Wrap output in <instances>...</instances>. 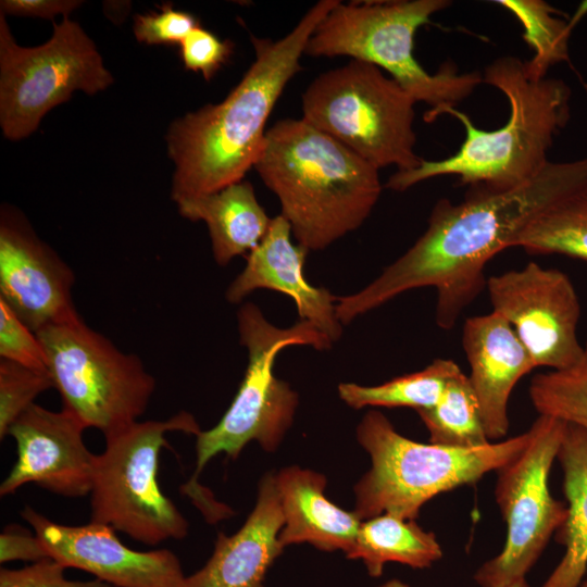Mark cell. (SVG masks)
Listing matches in <instances>:
<instances>
[{
  "instance_id": "9c48e42d",
  "label": "cell",
  "mask_w": 587,
  "mask_h": 587,
  "mask_svg": "<svg viewBox=\"0 0 587 587\" xmlns=\"http://www.w3.org/2000/svg\"><path fill=\"white\" fill-rule=\"evenodd\" d=\"M168 432L197 436L201 430L190 413L180 411L165 421L135 422L104 437L105 448L96 454L89 492L91 522L149 546L188 535V521L157 480Z\"/></svg>"
},
{
  "instance_id": "5bb4252c",
  "label": "cell",
  "mask_w": 587,
  "mask_h": 587,
  "mask_svg": "<svg viewBox=\"0 0 587 587\" xmlns=\"http://www.w3.org/2000/svg\"><path fill=\"white\" fill-rule=\"evenodd\" d=\"M75 275L14 208L0 215V299L34 333L80 321L72 297Z\"/></svg>"
},
{
  "instance_id": "5b68a950",
  "label": "cell",
  "mask_w": 587,
  "mask_h": 587,
  "mask_svg": "<svg viewBox=\"0 0 587 587\" xmlns=\"http://www.w3.org/2000/svg\"><path fill=\"white\" fill-rule=\"evenodd\" d=\"M450 4L447 0L339 1L314 29L304 54L350 57L386 71L416 102L430 107L424 120L433 122L483 83L479 73L459 74L452 65L428 73L414 57L417 29Z\"/></svg>"
},
{
  "instance_id": "8d00e7d4",
  "label": "cell",
  "mask_w": 587,
  "mask_h": 587,
  "mask_svg": "<svg viewBox=\"0 0 587 587\" xmlns=\"http://www.w3.org/2000/svg\"><path fill=\"white\" fill-rule=\"evenodd\" d=\"M505 587H530V586L527 583L526 578H522V579L516 580V582H514L511 585L505 586Z\"/></svg>"
},
{
  "instance_id": "ba28073f",
  "label": "cell",
  "mask_w": 587,
  "mask_h": 587,
  "mask_svg": "<svg viewBox=\"0 0 587 587\" xmlns=\"http://www.w3.org/2000/svg\"><path fill=\"white\" fill-rule=\"evenodd\" d=\"M302 118L380 170L416 167V101L394 78L367 62L316 76L301 97Z\"/></svg>"
},
{
  "instance_id": "e0dca14e",
  "label": "cell",
  "mask_w": 587,
  "mask_h": 587,
  "mask_svg": "<svg viewBox=\"0 0 587 587\" xmlns=\"http://www.w3.org/2000/svg\"><path fill=\"white\" fill-rule=\"evenodd\" d=\"M291 236L290 225L280 214L272 218L266 235L247 254L245 267L228 285L225 298L238 304L257 289L284 294L294 300L299 320L311 323L335 342L344 330L336 314L338 297L307 280L304 263L309 251L294 243Z\"/></svg>"
},
{
  "instance_id": "d4e9b609",
  "label": "cell",
  "mask_w": 587,
  "mask_h": 587,
  "mask_svg": "<svg viewBox=\"0 0 587 587\" xmlns=\"http://www.w3.org/2000/svg\"><path fill=\"white\" fill-rule=\"evenodd\" d=\"M416 412L432 444L475 449L494 442L486 434L479 402L469 376L462 371L449 380L435 405Z\"/></svg>"
},
{
  "instance_id": "8fae6325",
  "label": "cell",
  "mask_w": 587,
  "mask_h": 587,
  "mask_svg": "<svg viewBox=\"0 0 587 587\" xmlns=\"http://www.w3.org/2000/svg\"><path fill=\"white\" fill-rule=\"evenodd\" d=\"M113 77L85 30L64 16L53 23L51 38L38 47H21L0 12V125L3 136L21 140L42 117L74 91L95 95Z\"/></svg>"
},
{
  "instance_id": "8992f818",
  "label": "cell",
  "mask_w": 587,
  "mask_h": 587,
  "mask_svg": "<svg viewBox=\"0 0 587 587\" xmlns=\"http://www.w3.org/2000/svg\"><path fill=\"white\" fill-rule=\"evenodd\" d=\"M371 469L354 486L361 521L389 513L415 520L432 498L477 483L525 448L527 432L475 449L422 444L399 434L379 411H367L357 427Z\"/></svg>"
},
{
  "instance_id": "d6a6232c",
  "label": "cell",
  "mask_w": 587,
  "mask_h": 587,
  "mask_svg": "<svg viewBox=\"0 0 587 587\" xmlns=\"http://www.w3.org/2000/svg\"><path fill=\"white\" fill-rule=\"evenodd\" d=\"M65 569L52 559L33 562L17 570L1 567L0 587H113L98 578L87 582L67 579Z\"/></svg>"
},
{
  "instance_id": "cb8c5ba5",
  "label": "cell",
  "mask_w": 587,
  "mask_h": 587,
  "mask_svg": "<svg viewBox=\"0 0 587 587\" xmlns=\"http://www.w3.org/2000/svg\"><path fill=\"white\" fill-rule=\"evenodd\" d=\"M462 370L450 359H435L425 369L395 377L376 386L340 383L339 398L350 408L365 407L428 409L440 399L447 384Z\"/></svg>"
},
{
  "instance_id": "83f0119b",
  "label": "cell",
  "mask_w": 587,
  "mask_h": 587,
  "mask_svg": "<svg viewBox=\"0 0 587 587\" xmlns=\"http://www.w3.org/2000/svg\"><path fill=\"white\" fill-rule=\"evenodd\" d=\"M528 392L539 414L557 417L587 432V341L582 358L574 365L537 374Z\"/></svg>"
},
{
  "instance_id": "6da1fadb",
  "label": "cell",
  "mask_w": 587,
  "mask_h": 587,
  "mask_svg": "<svg viewBox=\"0 0 587 587\" xmlns=\"http://www.w3.org/2000/svg\"><path fill=\"white\" fill-rule=\"evenodd\" d=\"M587 190V157L549 162L524 184L500 192H470L461 203L439 200L425 233L361 290L338 297L345 326L397 296L422 287L437 291L436 323L451 329L486 288L485 267L511 248L528 225L563 200Z\"/></svg>"
},
{
  "instance_id": "4dcf8cb0",
  "label": "cell",
  "mask_w": 587,
  "mask_h": 587,
  "mask_svg": "<svg viewBox=\"0 0 587 587\" xmlns=\"http://www.w3.org/2000/svg\"><path fill=\"white\" fill-rule=\"evenodd\" d=\"M198 26L200 23L195 15L175 10L171 3L163 4L158 12L134 17V35L147 45L180 43Z\"/></svg>"
},
{
  "instance_id": "836d02e7",
  "label": "cell",
  "mask_w": 587,
  "mask_h": 587,
  "mask_svg": "<svg viewBox=\"0 0 587 587\" xmlns=\"http://www.w3.org/2000/svg\"><path fill=\"white\" fill-rule=\"evenodd\" d=\"M50 559L36 534L16 524L8 525L0 535V562L23 560L37 562Z\"/></svg>"
},
{
  "instance_id": "30bf717a",
  "label": "cell",
  "mask_w": 587,
  "mask_h": 587,
  "mask_svg": "<svg viewBox=\"0 0 587 587\" xmlns=\"http://www.w3.org/2000/svg\"><path fill=\"white\" fill-rule=\"evenodd\" d=\"M35 334L63 408L87 428L107 437L138 422L146 412L155 378L136 354L123 352L83 320L50 325Z\"/></svg>"
},
{
  "instance_id": "7402d4cb",
  "label": "cell",
  "mask_w": 587,
  "mask_h": 587,
  "mask_svg": "<svg viewBox=\"0 0 587 587\" xmlns=\"http://www.w3.org/2000/svg\"><path fill=\"white\" fill-rule=\"evenodd\" d=\"M558 460L567 515L557 532L564 553L541 587H580L587 572V432L567 424Z\"/></svg>"
},
{
  "instance_id": "d590c367",
  "label": "cell",
  "mask_w": 587,
  "mask_h": 587,
  "mask_svg": "<svg viewBox=\"0 0 587 587\" xmlns=\"http://www.w3.org/2000/svg\"><path fill=\"white\" fill-rule=\"evenodd\" d=\"M377 587H411L410 585H408L407 583L400 580V579H389L383 584H380L379 586Z\"/></svg>"
},
{
  "instance_id": "7a4b0ae2",
  "label": "cell",
  "mask_w": 587,
  "mask_h": 587,
  "mask_svg": "<svg viewBox=\"0 0 587 587\" xmlns=\"http://www.w3.org/2000/svg\"><path fill=\"white\" fill-rule=\"evenodd\" d=\"M338 2H316L277 40L251 36L255 59L227 97L171 124L166 142L175 166L171 189L175 202L243 180L261 153L274 105L302 68L309 38Z\"/></svg>"
},
{
  "instance_id": "603a6c76",
  "label": "cell",
  "mask_w": 587,
  "mask_h": 587,
  "mask_svg": "<svg viewBox=\"0 0 587 587\" xmlns=\"http://www.w3.org/2000/svg\"><path fill=\"white\" fill-rule=\"evenodd\" d=\"M436 535L415 520L384 513L362 521L347 558L362 560L369 575L378 577L387 562L426 569L442 558Z\"/></svg>"
},
{
  "instance_id": "7c38bea8",
  "label": "cell",
  "mask_w": 587,
  "mask_h": 587,
  "mask_svg": "<svg viewBox=\"0 0 587 587\" xmlns=\"http://www.w3.org/2000/svg\"><path fill=\"white\" fill-rule=\"evenodd\" d=\"M566 423L539 414L527 430L525 448L500 467L495 499L507 524L502 550L474 573L478 587H505L526 578L551 536L563 525L567 508L549 489Z\"/></svg>"
},
{
  "instance_id": "52a82bcc",
  "label": "cell",
  "mask_w": 587,
  "mask_h": 587,
  "mask_svg": "<svg viewBox=\"0 0 587 587\" xmlns=\"http://www.w3.org/2000/svg\"><path fill=\"white\" fill-rule=\"evenodd\" d=\"M239 344L247 349L248 363L230 405L212 428L200 432L196 441V471L185 486L193 489L207 463L218 453L236 459L243 447L255 440L274 452L291 427L298 407V394L274 374L279 352L291 346L328 350L333 341L311 323L299 320L289 327L268 322L253 302H243L237 311Z\"/></svg>"
},
{
  "instance_id": "ac0fdd59",
  "label": "cell",
  "mask_w": 587,
  "mask_h": 587,
  "mask_svg": "<svg viewBox=\"0 0 587 587\" xmlns=\"http://www.w3.org/2000/svg\"><path fill=\"white\" fill-rule=\"evenodd\" d=\"M462 346L486 434L490 441L499 440L509 429L510 396L535 369L534 362L508 321L495 311L465 321Z\"/></svg>"
},
{
  "instance_id": "3957f363",
  "label": "cell",
  "mask_w": 587,
  "mask_h": 587,
  "mask_svg": "<svg viewBox=\"0 0 587 587\" xmlns=\"http://www.w3.org/2000/svg\"><path fill=\"white\" fill-rule=\"evenodd\" d=\"M483 82L505 96L510 107L505 124L483 130L463 112L447 109L442 114L454 116L465 129L460 149L449 158L422 160L412 170L397 171L387 188L404 191L429 178L454 175L471 192H500L529 180L550 162L553 138L570 120L566 83L533 76L515 57L496 59L485 68Z\"/></svg>"
},
{
  "instance_id": "e575fe53",
  "label": "cell",
  "mask_w": 587,
  "mask_h": 587,
  "mask_svg": "<svg viewBox=\"0 0 587 587\" xmlns=\"http://www.w3.org/2000/svg\"><path fill=\"white\" fill-rule=\"evenodd\" d=\"M82 3L79 0H2L0 9L4 15L53 20L57 15L68 16Z\"/></svg>"
},
{
  "instance_id": "484cf974",
  "label": "cell",
  "mask_w": 587,
  "mask_h": 587,
  "mask_svg": "<svg viewBox=\"0 0 587 587\" xmlns=\"http://www.w3.org/2000/svg\"><path fill=\"white\" fill-rule=\"evenodd\" d=\"M512 247L534 254H562L587 261V190L539 216L516 236Z\"/></svg>"
},
{
  "instance_id": "1f68e13d",
  "label": "cell",
  "mask_w": 587,
  "mask_h": 587,
  "mask_svg": "<svg viewBox=\"0 0 587 587\" xmlns=\"http://www.w3.org/2000/svg\"><path fill=\"white\" fill-rule=\"evenodd\" d=\"M180 45V58L186 70L200 72L205 80H211L229 60L234 43L222 40L210 30L196 27Z\"/></svg>"
},
{
  "instance_id": "44dd1931",
  "label": "cell",
  "mask_w": 587,
  "mask_h": 587,
  "mask_svg": "<svg viewBox=\"0 0 587 587\" xmlns=\"http://www.w3.org/2000/svg\"><path fill=\"white\" fill-rule=\"evenodd\" d=\"M176 205L183 217L207 224L213 259L223 267L236 257L252 251L272 222L248 180L209 195L178 200Z\"/></svg>"
},
{
  "instance_id": "9a60e30c",
  "label": "cell",
  "mask_w": 587,
  "mask_h": 587,
  "mask_svg": "<svg viewBox=\"0 0 587 587\" xmlns=\"http://www.w3.org/2000/svg\"><path fill=\"white\" fill-rule=\"evenodd\" d=\"M21 516L33 527L50 559L83 570L113 587H185L178 557L168 549L137 551L125 546L112 527L89 522L55 523L26 505Z\"/></svg>"
},
{
  "instance_id": "d6986e66",
  "label": "cell",
  "mask_w": 587,
  "mask_h": 587,
  "mask_svg": "<svg viewBox=\"0 0 587 587\" xmlns=\"http://www.w3.org/2000/svg\"><path fill=\"white\" fill-rule=\"evenodd\" d=\"M284 525L275 475L259 483L257 502L243 525L232 536L220 533L207 563L186 576L185 587H264L270 566L283 552Z\"/></svg>"
},
{
  "instance_id": "f546056e",
  "label": "cell",
  "mask_w": 587,
  "mask_h": 587,
  "mask_svg": "<svg viewBox=\"0 0 587 587\" xmlns=\"http://www.w3.org/2000/svg\"><path fill=\"white\" fill-rule=\"evenodd\" d=\"M1 359L41 371H48L45 349L37 335L0 299Z\"/></svg>"
},
{
  "instance_id": "f1b7e54d",
  "label": "cell",
  "mask_w": 587,
  "mask_h": 587,
  "mask_svg": "<svg viewBox=\"0 0 587 587\" xmlns=\"http://www.w3.org/2000/svg\"><path fill=\"white\" fill-rule=\"evenodd\" d=\"M54 388L49 372L37 371L12 361L0 360V438L35 403L41 392Z\"/></svg>"
},
{
  "instance_id": "4fadbf2b",
  "label": "cell",
  "mask_w": 587,
  "mask_h": 587,
  "mask_svg": "<svg viewBox=\"0 0 587 587\" xmlns=\"http://www.w3.org/2000/svg\"><path fill=\"white\" fill-rule=\"evenodd\" d=\"M486 288L492 311L508 321L535 367L561 371L582 358L580 303L565 273L529 262L490 276Z\"/></svg>"
},
{
  "instance_id": "74e56055",
  "label": "cell",
  "mask_w": 587,
  "mask_h": 587,
  "mask_svg": "<svg viewBox=\"0 0 587 587\" xmlns=\"http://www.w3.org/2000/svg\"><path fill=\"white\" fill-rule=\"evenodd\" d=\"M580 587H587V579L585 582H583Z\"/></svg>"
},
{
  "instance_id": "277c9868",
  "label": "cell",
  "mask_w": 587,
  "mask_h": 587,
  "mask_svg": "<svg viewBox=\"0 0 587 587\" xmlns=\"http://www.w3.org/2000/svg\"><path fill=\"white\" fill-rule=\"evenodd\" d=\"M253 168L308 251L324 250L358 229L383 189L379 170L302 117L267 128Z\"/></svg>"
},
{
  "instance_id": "2e32d148",
  "label": "cell",
  "mask_w": 587,
  "mask_h": 587,
  "mask_svg": "<svg viewBox=\"0 0 587 587\" xmlns=\"http://www.w3.org/2000/svg\"><path fill=\"white\" fill-rule=\"evenodd\" d=\"M86 428L64 408L55 412L30 405L9 429L17 458L0 485V496L12 495L27 483L63 497L89 495L96 454L85 445Z\"/></svg>"
},
{
  "instance_id": "ffe728a7",
  "label": "cell",
  "mask_w": 587,
  "mask_h": 587,
  "mask_svg": "<svg viewBox=\"0 0 587 587\" xmlns=\"http://www.w3.org/2000/svg\"><path fill=\"white\" fill-rule=\"evenodd\" d=\"M284 525L283 548L308 542L323 551L352 548L362 523L353 512L340 509L324 495L326 478L314 471L289 466L275 474Z\"/></svg>"
},
{
  "instance_id": "4316f807",
  "label": "cell",
  "mask_w": 587,
  "mask_h": 587,
  "mask_svg": "<svg viewBox=\"0 0 587 587\" xmlns=\"http://www.w3.org/2000/svg\"><path fill=\"white\" fill-rule=\"evenodd\" d=\"M495 3L509 10L522 24L523 38L535 52L533 59L525 62L533 76L547 77L552 65L567 60L571 25L554 16L552 7L541 0H498Z\"/></svg>"
}]
</instances>
